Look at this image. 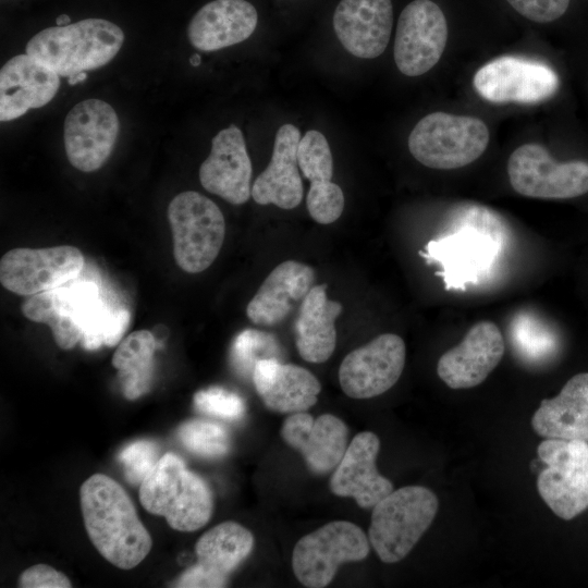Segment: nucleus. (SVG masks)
<instances>
[{
    "instance_id": "nucleus-1",
    "label": "nucleus",
    "mask_w": 588,
    "mask_h": 588,
    "mask_svg": "<svg viewBox=\"0 0 588 588\" xmlns=\"http://www.w3.org/2000/svg\"><path fill=\"white\" fill-rule=\"evenodd\" d=\"M84 525L97 551L114 566L131 569L150 552L152 540L126 491L105 474L79 489Z\"/></svg>"
},
{
    "instance_id": "nucleus-2",
    "label": "nucleus",
    "mask_w": 588,
    "mask_h": 588,
    "mask_svg": "<svg viewBox=\"0 0 588 588\" xmlns=\"http://www.w3.org/2000/svg\"><path fill=\"white\" fill-rule=\"evenodd\" d=\"M504 228L483 206H465L451 218L449 231L430 241L421 255L439 262L446 287L477 282L491 268L503 244Z\"/></svg>"
},
{
    "instance_id": "nucleus-3",
    "label": "nucleus",
    "mask_w": 588,
    "mask_h": 588,
    "mask_svg": "<svg viewBox=\"0 0 588 588\" xmlns=\"http://www.w3.org/2000/svg\"><path fill=\"white\" fill-rule=\"evenodd\" d=\"M21 309L27 319L49 326L62 350L73 348L81 340L87 346H99L114 311L89 280H73L27 296Z\"/></svg>"
},
{
    "instance_id": "nucleus-4",
    "label": "nucleus",
    "mask_w": 588,
    "mask_h": 588,
    "mask_svg": "<svg viewBox=\"0 0 588 588\" xmlns=\"http://www.w3.org/2000/svg\"><path fill=\"white\" fill-rule=\"evenodd\" d=\"M124 41L123 30L103 19H86L40 30L26 45V53L59 76L99 69L109 63Z\"/></svg>"
},
{
    "instance_id": "nucleus-5",
    "label": "nucleus",
    "mask_w": 588,
    "mask_h": 588,
    "mask_svg": "<svg viewBox=\"0 0 588 588\" xmlns=\"http://www.w3.org/2000/svg\"><path fill=\"white\" fill-rule=\"evenodd\" d=\"M139 501L175 530L194 531L210 519L213 497L208 483L174 453L163 454L139 485Z\"/></svg>"
},
{
    "instance_id": "nucleus-6",
    "label": "nucleus",
    "mask_w": 588,
    "mask_h": 588,
    "mask_svg": "<svg viewBox=\"0 0 588 588\" xmlns=\"http://www.w3.org/2000/svg\"><path fill=\"white\" fill-rule=\"evenodd\" d=\"M439 501L426 487L393 490L373 507L368 539L384 563L403 560L432 524Z\"/></svg>"
},
{
    "instance_id": "nucleus-7",
    "label": "nucleus",
    "mask_w": 588,
    "mask_h": 588,
    "mask_svg": "<svg viewBox=\"0 0 588 588\" xmlns=\"http://www.w3.org/2000/svg\"><path fill=\"white\" fill-rule=\"evenodd\" d=\"M488 143L489 130L482 120L441 111L420 119L408 136L412 156L421 164L439 170L474 162Z\"/></svg>"
},
{
    "instance_id": "nucleus-8",
    "label": "nucleus",
    "mask_w": 588,
    "mask_h": 588,
    "mask_svg": "<svg viewBox=\"0 0 588 588\" xmlns=\"http://www.w3.org/2000/svg\"><path fill=\"white\" fill-rule=\"evenodd\" d=\"M168 220L176 265L188 273L206 270L224 240L225 223L220 208L208 197L186 191L170 201Z\"/></svg>"
},
{
    "instance_id": "nucleus-9",
    "label": "nucleus",
    "mask_w": 588,
    "mask_h": 588,
    "mask_svg": "<svg viewBox=\"0 0 588 588\" xmlns=\"http://www.w3.org/2000/svg\"><path fill=\"white\" fill-rule=\"evenodd\" d=\"M370 542L360 527L333 520L302 537L294 546L292 568L308 588L328 586L343 563L366 559Z\"/></svg>"
},
{
    "instance_id": "nucleus-10",
    "label": "nucleus",
    "mask_w": 588,
    "mask_h": 588,
    "mask_svg": "<svg viewBox=\"0 0 588 588\" xmlns=\"http://www.w3.org/2000/svg\"><path fill=\"white\" fill-rule=\"evenodd\" d=\"M546 468L537 489L555 515L572 519L588 506V444L583 440L546 439L537 449Z\"/></svg>"
},
{
    "instance_id": "nucleus-11",
    "label": "nucleus",
    "mask_w": 588,
    "mask_h": 588,
    "mask_svg": "<svg viewBox=\"0 0 588 588\" xmlns=\"http://www.w3.org/2000/svg\"><path fill=\"white\" fill-rule=\"evenodd\" d=\"M510 183L523 196L565 199L588 193V163L556 162L537 144L516 148L507 161Z\"/></svg>"
},
{
    "instance_id": "nucleus-12",
    "label": "nucleus",
    "mask_w": 588,
    "mask_h": 588,
    "mask_svg": "<svg viewBox=\"0 0 588 588\" xmlns=\"http://www.w3.org/2000/svg\"><path fill=\"white\" fill-rule=\"evenodd\" d=\"M85 258L74 246L14 248L0 260V282L8 291L30 296L78 278Z\"/></svg>"
},
{
    "instance_id": "nucleus-13",
    "label": "nucleus",
    "mask_w": 588,
    "mask_h": 588,
    "mask_svg": "<svg viewBox=\"0 0 588 588\" xmlns=\"http://www.w3.org/2000/svg\"><path fill=\"white\" fill-rule=\"evenodd\" d=\"M448 23L431 0H414L401 12L394 40V61L403 74L419 76L440 60L448 40Z\"/></svg>"
},
{
    "instance_id": "nucleus-14",
    "label": "nucleus",
    "mask_w": 588,
    "mask_h": 588,
    "mask_svg": "<svg viewBox=\"0 0 588 588\" xmlns=\"http://www.w3.org/2000/svg\"><path fill=\"white\" fill-rule=\"evenodd\" d=\"M473 84L476 91L491 102L536 103L555 94L559 78L540 61L503 56L482 65Z\"/></svg>"
},
{
    "instance_id": "nucleus-15",
    "label": "nucleus",
    "mask_w": 588,
    "mask_h": 588,
    "mask_svg": "<svg viewBox=\"0 0 588 588\" xmlns=\"http://www.w3.org/2000/svg\"><path fill=\"white\" fill-rule=\"evenodd\" d=\"M120 121L115 110L100 99L76 103L66 114L63 139L70 163L79 171L94 172L111 156Z\"/></svg>"
},
{
    "instance_id": "nucleus-16",
    "label": "nucleus",
    "mask_w": 588,
    "mask_h": 588,
    "mask_svg": "<svg viewBox=\"0 0 588 588\" xmlns=\"http://www.w3.org/2000/svg\"><path fill=\"white\" fill-rule=\"evenodd\" d=\"M406 347L393 333L381 334L348 353L339 368L343 392L352 399H370L391 389L404 369Z\"/></svg>"
},
{
    "instance_id": "nucleus-17",
    "label": "nucleus",
    "mask_w": 588,
    "mask_h": 588,
    "mask_svg": "<svg viewBox=\"0 0 588 588\" xmlns=\"http://www.w3.org/2000/svg\"><path fill=\"white\" fill-rule=\"evenodd\" d=\"M254 536L236 522H223L200 536L195 546L197 563L175 581V587L218 588L250 554Z\"/></svg>"
},
{
    "instance_id": "nucleus-18",
    "label": "nucleus",
    "mask_w": 588,
    "mask_h": 588,
    "mask_svg": "<svg viewBox=\"0 0 588 588\" xmlns=\"http://www.w3.org/2000/svg\"><path fill=\"white\" fill-rule=\"evenodd\" d=\"M504 354V340L491 321L475 323L462 342L439 359L437 372L451 389H468L480 384L498 366Z\"/></svg>"
},
{
    "instance_id": "nucleus-19",
    "label": "nucleus",
    "mask_w": 588,
    "mask_h": 588,
    "mask_svg": "<svg viewBox=\"0 0 588 588\" xmlns=\"http://www.w3.org/2000/svg\"><path fill=\"white\" fill-rule=\"evenodd\" d=\"M252 162L242 131L230 125L211 143V150L199 168L203 187L233 205H242L252 196Z\"/></svg>"
},
{
    "instance_id": "nucleus-20",
    "label": "nucleus",
    "mask_w": 588,
    "mask_h": 588,
    "mask_svg": "<svg viewBox=\"0 0 588 588\" xmlns=\"http://www.w3.org/2000/svg\"><path fill=\"white\" fill-rule=\"evenodd\" d=\"M332 25L334 33L351 54L373 59L385 50L393 26L391 0H340Z\"/></svg>"
},
{
    "instance_id": "nucleus-21",
    "label": "nucleus",
    "mask_w": 588,
    "mask_h": 588,
    "mask_svg": "<svg viewBox=\"0 0 588 588\" xmlns=\"http://www.w3.org/2000/svg\"><path fill=\"white\" fill-rule=\"evenodd\" d=\"M281 437L303 455L308 469L316 475L334 470L348 445L347 426L331 414L317 418L305 412L291 414L282 424Z\"/></svg>"
},
{
    "instance_id": "nucleus-22",
    "label": "nucleus",
    "mask_w": 588,
    "mask_h": 588,
    "mask_svg": "<svg viewBox=\"0 0 588 588\" xmlns=\"http://www.w3.org/2000/svg\"><path fill=\"white\" fill-rule=\"evenodd\" d=\"M379 449L376 433H357L331 476V491L339 497L353 498L363 509H372L391 493L394 490L392 482L376 466Z\"/></svg>"
},
{
    "instance_id": "nucleus-23",
    "label": "nucleus",
    "mask_w": 588,
    "mask_h": 588,
    "mask_svg": "<svg viewBox=\"0 0 588 588\" xmlns=\"http://www.w3.org/2000/svg\"><path fill=\"white\" fill-rule=\"evenodd\" d=\"M60 87L59 75L35 58L17 54L0 71V120H15L46 106Z\"/></svg>"
},
{
    "instance_id": "nucleus-24",
    "label": "nucleus",
    "mask_w": 588,
    "mask_h": 588,
    "mask_svg": "<svg viewBox=\"0 0 588 588\" xmlns=\"http://www.w3.org/2000/svg\"><path fill=\"white\" fill-rule=\"evenodd\" d=\"M257 9L246 0H212L203 5L187 26V37L200 51H216L240 44L255 32Z\"/></svg>"
},
{
    "instance_id": "nucleus-25",
    "label": "nucleus",
    "mask_w": 588,
    "mask_h": 588,
    "mask_svg": "<svg viewBox=\"0 0 588 588\" xmlns=\"http://www.w3.org/2000/svg\"><path fill=\"white\" fill-rule=\"evenodd\" d=\"M252 380L265 406L281 414L306 412L316 404L321 390L309 370L277 358L259 360Z\"/></svg>"
},
{
    "instance_id": "nucleus-26",
    "label": "nucleus",
    "mask_w": 588,
    "mask_h": 588,
    "mask_svg": "<svg viewBox=\"0 0 588 588\" xmlns=\"http://www.w3.org/2000/svg\"><path fill=\"white\" fill-rule=\"evenodd\" d=\"M301 132L293 124H283L277 132L268 167L255 180L252 197L259 205H275L293 209L303 199V183L298 171L297 147Z\"/></svg>"
},
{
    "instance_id": "nucleus-27",
    "label": "nucleus",
    "mask_w": 588,
    "mask_h": 588,
    "mask_svg": "<svg viewBox=\"0 0 588 588\" xmlns=\"http://www.w3.org/2000/svg\"><path fill=\"white\" fill-rule=\"evenodd\" d=\"M314 270L302 262L286 260L278 265L265 279L249 301L246 315L260 326H273L291 313L313 287Z\"/></svg>"
},
{
    "instance_id": "nucleus-28",
    "label": "nucleus",
    "mask_w": 588,
    "mask_h": 588,
    "mask_svg": "<svg viewBox=\"0 0 588 588\" xmlns=\"http://www.w3.org/2000/svg\"><path fill=\"white\" fill-rule=\"evenodd\" d=\"M536 433L547 439L588 441V372L572 377L560 393L541 402L531 418Z\"/></svg>"
},
{
    "instance_id": "nucleus-29",
    "label": "nucleus",
    "mask_w": 588,
    "mask_h": 588,
    "mask_svg": "<svg viewBox=\"0 0 588 588\" xmlns=\"http://www.w3.org/2000/svg\"><path fill=\"white\" fill-rule=\"evenodd\" d=\"M342 305L327 296V285L313 286L302 301L294 323L295 343L301 357L309 363L328 360L336 344L335 321Z\"/></svg>"
},
{
    "instance_id": "nucleus-30",
    "label": "nucleus",
    "mask_w": 588,
    "mask_h": 588,
    "mask_svg": "<svg viewBox=\"0 0 588 588\" xmlns=\"http://www.w3.org/2000/svg\"><path fill=\"white\" fill-rule=\"evenodd\" d=\"M157 347V341L148 330L134 331L119 343L111 363L118 370L125 399H139L150 390Z\"/></svg>"
},
{
    "instance_id": "nucleus-31",
    "label": "nucleus",
    "mask_w": 588,
    "mask_h": 588,
    "mask_svg": "<svg viewBox=\"0 0 588 588\" xmlns=\"http://www.w3.org/2000/svg\"><path fill=\"white\" fill-rule=\"evenodd\" d=\"M280 345L271 333L246 329L233 341L230 363L236 373L243 378H253L256 364L261 359L277 358Z\"/></svg>"
},
{
    "instance_id": "nucleus-32",
    "label": "nucleus",
    "mask_w": 588,
    "mask_h": 588,
    "mask_svg": "<svg viewBox=\"0 0 588 588\" xmlns=\"http://www.w3.org/2000/svg\"><path fill=\"white\" fill-rule=\"evenodd\" d=\"M177 438L187 451L207 458L222 457L231 446L229 433L222 426L203 419L182 424Z\"/></svg>"
},
{
    "instance_id": "nucleus-33",
    "label": "nucleus",
    "mask_w": 588,
    "mask_h": 588,
    "mask_svg": "<svg viewBox=\"0 0 588 588\" xmlns=\"http://www.w3.org/2000/svg\"><path fill=\"white\" fill-rule=\"evenodd\" d=\"M297 162L308 181H331L333 159L328 140L322 133L316 130L305 133L298 143Z\"/></svg>"
},
{
    "instance_id": "nucleus-34",
    "label": "nucleus",
    "mask_w": 588,
    "mask_h": 588,
    "mask_svg": "<svg viewBox=\"0 0 588 588\" xmlns=\"http://www.w3.org/2000/svg\"><path fill=\"white\" fill-rule=\"evenodd\" d=\"M512 336L518 352L526 358L539 360L555 351V336L540 323L519 316L512 326Z\"/></svg>"
},
{
    "instance_id": "nucleus-35",
    "label": "nucleus",
    "mask_w": 588,
    "mask_h": 588,
    "mask_svg": "<svg viewBox=\"0 0 588 588\" xmlns=\"http://www.w3.org/2000/svg\"><path fill=\"white\" fill-rule=\"evenodd\" d=\"M306 205L316 222L330 224L343 212L344 195L341 187L331 181L311 182Z\"/></svg>"
},
{
    "instance_id": "nucleus-36",
    "label": "nucleus",
    "mask_w": 588,
    "mask_h": 588,
    "mask_svg": "<svg viewBox=\"0 0 588 588\" xmlns=\"http://www.w3.org/2000/svg\"><path fill=\"white\" fill-rule=\"evenodd\" d=\"M161 457V456H160ZM159 449L150 440L134 441L119 453V462L131 485H140L159 461Z\"/></svg>"
},
{
    "instance_id": "nucleus-37",
    "label": "nucleus",
    "mask_w": 588,
    "mask_h": 588,
    "mask_svg": "<svg viewBox=\"0 0 588 588\" xmlns=\"http://www.w3.org/2000/svg\"><path fill=\"white\" fill-rule=\"evenodd\" d=\"M195 407L207 415L222 419H240L245 413L243 399L220 387H211L194 394Z\"/></svg>"
},
{
    "instance_id": "nucleus-38",
    "label": "nucleus",
    "mask_w": 588,
    "mask_h": 588,
    "mask_svg": "<svg viewBox=\"0 0 588 588\" xmlns=\"http://www.w3.org/2000/svg\"><path fill=\"white\" fill-rule=\"evenodd\" d=\"M524 17L549 23L560 19L567 10L571 0H506Z\"/></svg>"
},
{
    "instance_id": "nucleus-39",
    "label": "nucleus",
    "mask_w": 588,
    "mask_h": 588,
    "mask_svg": "<svg viewBox=\"0 0 588 588\" xmlns=\"http://www.w3.org/2000/svg\"><path fill=\"white\" fill-rule=\"evenodd\" d=\"M71 586L65 574L46 564L26 568L19 578V587L22 588H69Z\"/></svg>"
},
{
    "instance_id": "nucleus-40",
    "label": "nucleus",
    "mask_w": 588,
    "mask_h": 588,
    "mask_svg": "<svg viewBox=\"0 0 588 588\" xmlns=\"http://www.w3.org/2000/svg\"><path fill=\"white\" fill-rule=\"evenodd\" d=\"M86 78H87V74L85 72H81V73L70 76L68 82L70 85H75L77 83L84 82Z\"/></svg>"
},
{
    "instance_id": "nucleus-41",
    "label": "nucleus",
    "mask_w": 588,
    "mask_h": 588,
    "mask_svg": "<svg viewBox=\"0 0 588 588\" xmlns=\"http://www.w3.org/2000/svg\"><path fill=\"white\" fill-rule=\"evenodd\" d=\"M56 22H57V26H65V25H69V23L71 22V19L66 14H61L57 17Z\"/></svg>"
},
{
    "instance_id": "nucleus-42",
    "label": "nucleus",
    "mask_w": 588,
    "mask_h": 588,
    "mask_svg": "<svg viewBox=\"0 0 588 588\" xmlns=\"http://www.w3.org/2000/svg\"><path fill=\"white\" fill-rule=\"evenodd\" d=\"M201 62V58L199 54H193L191 58H189V63L193 65V66H198Z\"/></svg>"
}]
</instances>
